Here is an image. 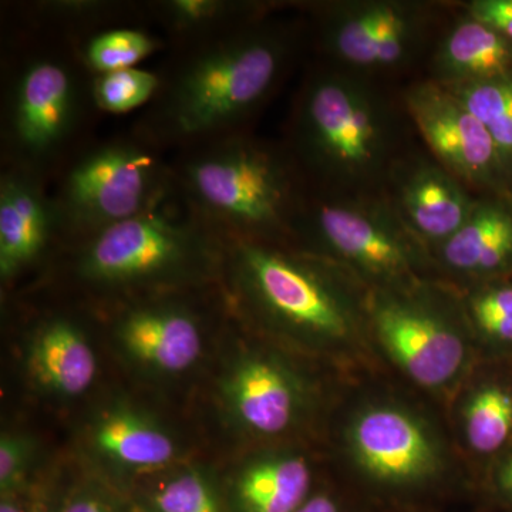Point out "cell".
<instances>
[{
	"label": "cell",
	"instance_id": "20",
	"mask_svg": "<svg viewBox=\"0 0 512 512\" xmlns=\"http://www.w3.org/2000/svg\"><path fill=\"white\" fill-rule=\"evenodd\" d=\"M433 67L443 86L501 79L512 74V43L467 15L441 40Z\"/></svg>",
	"mask_w": 512,
	"mask_h": 512
},
{
	"label": "cell",
	"instance_id": "13",
	"mask_svg": "<svg viewBox=\"0 0 512 512\" xmlns=\"http://www.w3.org/2000/svg\"><path fill=\"white\" fill-rule=\"evenodd\" d=\"M218 400L235 429L252 436H279L301 417L305 387L276 357L244 353L222 373Z\"/></svg>",
	"mask_w": 512,
	"mask_h": 512
},
{
	"label": "cell",
	"instance_id": "12",
	"mask_svg": "<svg viewBox=\"0 0 512 512\" xmlns=\"http://www.w3.org/2000/svg\"><path fill=\"white\" fill-rule=\"evenodd\" d=\"M417 8L407 3L359 2L320 13V39L329 55L355 69L406 62L420 35Z\"/></svg>",
	"mask_w": 512,
	"mask_h": 512
},
{
	"label": "cell",
	"instance_id": "25",
	"mask_svg": "<svg viewBox=\"0 0 512 512\" xmlns=\"http://www.w3.org/2000/svg\"><path fill=\"white\" fill-rule=\"evenodd\" d=\"M143 5L134 3L107 2V0H43L28 6L30 20L37 28L66 30L70 42L109 28L111 23L136 16Z\"/></svg>",
	"mask_w": 512,
	"mask_h": 512
},
{
	"label": "cell",
	"instance_id": "36",
	"mask_svg": "<svg viewBox=\"0 0 512 512\" xmlns=\"http://www.w3.org/2000/svg\"><path fill=\"white\" fill-rule=\"evenodd\" d=\"M501 485L512 494V460L508 461L507 466L501 471Z\"/></svg>",
	"mask_w": 512,
	"mask_h": 512
},
{
	"label": "cell",
	"instance_id": "19",
	"mask_svg": "<svg viewBox=\"0 0 512 512\" xmlns=\"http://www.w3.org/2000/svg\"><path fill=\"white\" fill-rule=\"evenodd\" d=\"M312 471L292 453L256 457L239 468L229 485L235 512H296L308 500Z\"/></svg>",
	"mask_w": 512,
	"mask_h": 512
},
{
	"label": "cell",
	"instance_id": "18",
	"mask_svg": "<svg viewBox=\"0 0 512 512\" xmlns=\"http://www.w3.org/2000/svg\"><path fill=\"white\" fill-rule=\"evenodd\" d=\"M476 201L439 163L417 161L400 171L394 211L421 241L440 245L463 227Z\"/></svg>",
	"mask_w": 512,
	"mask_h": 512
},
{
	"label": "cell",
	"instance_id": "7",
	"mask_svg": "<svg viewBox=\"0 0 512 512\" xmlns=\"http://www.w3.org/2000/svg\"><path fill=\"white\" fill-rule=\"evenodd\" d=\"M55 178L63 247L143 214L174 188L163 150L136 131L83 144Z\"/></svg>",
	"mask_w": 512,
	"mask_h": 512
},
{
	"label": "cell",
	"instance_id": "16",
	"mask_svg": "<svg viewBox=\"0 0 512 512\" xmlns=\"http://www.w3.org/2000/svg\"><path fill=\"white\" fill-rule=\"evenodd\" d=\"M25 348L26 376L36 390L53 399H79L99 377L92 340L69 313L52 312L37 319Z\"/></svg>",
	"mask_w": 512,
	"mask_h": 512
},
{
	"label": "cell",
	"instance_id": "27",
	"mask_svg": "<svg viewBox=\"0 0 512 512\" xmlns=\"http://www.w3.org/2000/svg\"><path fill=\"white\" fill-rule=\"evenodd\" d=\"M161 80L160 73L138 67L93 76L90 90L94 107L107 114H126L148 107L156 99Z\"/></svg>",
	"mask_w": 512,
	"mask_h": 512
},
{
	"label": "cell",
	"instance_id": "2",
	"mask_svg": "<svg viewBox=\"0 0 512 512\" xmlns=\"http://www.w3.org/2000/svg\"><path fill=\"white\" fill-rule=\"evenodd\" d=\"M64 248L74 284L114 303L201 289L224 276V239L185 207L174 188L143 214Z\"/></svg>",
	"mask_w": 512,
	"mask_h": 512
},
{
	"label": "cell",
	"instance_id": "32",
	"mask_svg": "<svg viewBox=\"0 0 512 512\" xmlns=\"http://www.w3.org/2000/svg\"><path fill=\"white\" fill-rule=\"evenodd\" d=\"M468 15L512 43V0H476L468 6Z\"/></svg>",
	"mask_w": 512,
	"mask_h": 512
},
{
	"label": "cell",
	"instance_id": "21",
	"mask_svg": "<svg viewBox=\"0 0 512 512\" xmlns=\"http://www.w3.org/2000/svg\"><path fill=\"white\" fill-rule=\"evenodd\" d=\"M439 248L444 264L454 271H495L512 256V214L493 202L476 201L463 227Z\"/></svg>",
	"mask_w": 512,
	"mask_h": 512
},
{
	"label": "cell",
	"instance_id": "11",
	"mask_svg": "<svg viewBox=\"0 0 512 512\" xmlns=\"http://www.w3.org/2000/svg\"><path fill=\"white\" fill-rule=\"evenodd\" d=\"M404 101L441 167L463 184L493 183L503 164L493 138L450 90L434 80L417 83Z\"/></svg>",
	"mask_w": 512,
	"mask_h": 512
},
{
	"label": "cell",
	"instance_id": "1",
	"mask_svg": "<svg viewBox=\"0 0 512 512\" xmlns=\"http://www.w3.org/2000/svg\"><path fill=\"white\" fill-rule=\"evenodd\" d=\"M295 33L268 16L178 47L136 128L165 148L242 133L276 89L295 50Z\"/></svg>",
	"mask_w": 512,
	"mask_h": 512
},
{
	"label": "cell",
	"instance_id": "15",
	"mask_svg": "<svg viewBox=\"0 0 512 512\" xmlns=\"http://www.w3.org/2000/svg\"><path fill=\"white\" fill-rule=\"evenodd\" d=\"M377 335L414 382L437 387L453 379L463 365L466 346L436 313L402 299H376Z\"/></svg>",
	"mask_w": 512,
	"mask_h": 512
},
{
	"label": "cell",
	"instance_id": "35",
	"mask_svg": "<svg viewBox=\"0 0 512 512\" xmlns=\"http://www.w3.org/2000/svg\"><path fill=\"white\" fill-rule=\"evenodd\" d=\"M60 505H55L50 501L49 497H36L33 501L32 512H59Z\"/></svg>",
	"mask_w": 512,
	"mask_h": 512
},
{
	"label": "cell",
	"instance_id": "3",
	"mask_svg": "<svg viewBox=\"0 0 512 512\" xmlns=\"http://www.w3.org/2000/svg\"><path fill=\"white\" fill-rule=\"evenodd\" d=\"M177 197L222 239L291 244L305 187L291 154L245 131L178 151Z\"/></svg>",
	"mask_w": 512,
	"mask_h": 512
},
{
	"label": "cell",
	"instance_id": "9",
	"mask_svg": "<svg viewBox=\"0 0 512 512\" xmlns=\"http://www.w3.org/2000/svg\"><path fill=\"white\" fill-rule=\"evenodd\" d=\"M190 291L140 296L114 305L111 339L121 356L141 373L178 377L200 363L205 316L194 299L185 295Z\"/></svg>",
	"mask_w": 512,
	"mask_h": 512
},
{
	"label": "cell",
	"instance_id": "17",
	"mask_svg": "<svg viewBox=\"0 0 512 512\" xmlns=\"http://www.w3.org/2000/svg\"><path fill=\"white\" fill-rule=\"evenodd\" d=\"M352 446L367 473L384 481H413L436 463L426 431L400 410L380 407L363 413L352 429Z\"/></svg>",
	"mask_w": 512,
	"mask_h": 512
},
{
	"label": "cell",
	"instance_id": "22",
	"mask_svg": "<svg viewBox=\"0 0 512 512\" xmlns=\"http://www.w3.org/2000/svg\"><path fill=\"white\" fill-rule=\"evenodd\" d=\"M269 6L244 0H160L144 3L147 15L163 26L177 45L200 42L264 18Z\"/></svg>",
	"mask_w": 512,
	"mask_h": 512
},
{
	"label": "cell",
	"instance_id": "23",
	"mask_svg": "<svg viewBox=\"0 0 512 512\" xmlns=\"http://www.w3.org/2000/svg\"><path fill=\"white\" fill-rule=\"evenodd\" d=\"M90 76L133 69L167 46L164 37L138 26H109L72 43Z\"/></svg>",
	"mask_w": 512,
	"mask_h": 512
},
{
	"label": "cell",
	"instance_id": "14",
	"mask_svg": "<svg viewBox=\"0 0 512 512\" xmlns=\"http://www.w3.org/2000/svg\"><path fill=\"white\" fill-rule=\"evenodd\" d=\"M49 181L2 165L0 174V279L15 282L63 247L62 231Z\"/></svg>",
	"mask_w": 512,
	"mask_h": 512
},
{
	"label": "cell",
	"instance_id": "10",
	"mask_svg": "<svg viewBox=\"0 0 512 512\" xmlns=\"http://www.w3.org/2000/svg\"><path fill=\"white\" fill-rule=\"evenodd\" d=\"M82 447L94 466L116 480L157 477L180 466L183 446L153 414L117 400L84 426Z\"/></svg>",
	"mask_w": 512,
	"mask_h": 512
},
{
	"label": "cell",
	"instance_id": "34",
	"mask_svg": "<svg viewBox=\"0 0 512 512\" xmlns=\"http://www.w3.org/2000/svg\"><path fill=\"white\" fill-rule=\"evenodd\" d=\"M296 512H340L335 501L326 494L313 495Z\"/></svg>",
	"mask_w": 512,
	"mask_h": 512
},
{
	"label": "cell",
	"instance_id": "29",
	"mask_svg": "<svg viewBox=\"0 0 512 512\" xmlns=\"http://www.w3.org/2000/svg\"><path fill=\"white\" fill-rule=\"evenodd\" d=\"M37 444L22 431H3L0 437V494L33 484Z\"/></svg>",
	"mask_w": 512,
	"mask_h": 512
},
{
	"label": "cell",
	"instance_id": "4",
	"mask_svg": "<svg viewBox=\"0 0 512 512\" xmlns=\"http://www.w3.org/2000/svg\"><path fill=\"white\" fill-rule=\"evenodd\" d=\"M394 147L386 103L359 77L319 70L303 84L291 126V156L323 187H362L383 177Z\"/></svg>",
	"mask_w": 512,
	"mask_h": 512
},
{
	"label": "cell",
	"instance_id": "5",
	"mask_svg": "<svg viewBox=\"0 0 512 512\" xmlns=\"http://www.w3.org/2000/svg\"><path fill=\"white\" fill-rule=\"evenodd\" d=\"M29 52V50H28ZM92 76L72 43L30 50L10 76L3 104V165L49 181L79 150L90 109Z\"/></svg>",
	"mask_w": 512,
	"mask_h": 512
},
{
	"label": "cell",
	"instance_id": "33",
	"mask_svg": "<svg viewBox=\"0 0 512 512\" xmlns=\"http://www.w3.org/2000/svg\"><path fill=\"white\" fill-rule=\"evenodd\" d=\"M33 484L19 490L0 494V512H32L33 504H29L30 491Z\"/></svg>",
	"mask_w": 512,
	"mask_h": 512
},
{
	"label": "cell",
	"instance_id": "6",
	"mask_svg": "<svg viewBox=\"0 0 512 512\" xmlns=\"http://www.w3.org/2000/svg\"><path fill=\"white\" fill-rule=\"evenodd\" d=\"M222 282L239 308L309 340L349 335L348 296L318 256L286 242L224 239Z\"/></svg>",
	"mask_w": 512,
	"mask_h": 512
},
{
	"label": "cell",
	"instance_id": "24",
	"mask_svg": "<svg viewBox=\"0 0 512 512\" xmlns=\"http://www.w3.org/2000/svg\"><path fill=\"white\" fill-rule=\"evenodd\" d=\"M144 512H228L211 471L200 466L171 468L157 476L141 497Z\"/></svg>",
	"mask_w": 512,
	"mask_h": 512
},
{
	"label": "cell",
	"instance_id": "8",
	"mask_svg": "<svg viewBox=\"0 0 512 512\" xmlns=\"http://www.w3.org/2000/svg\"><path fill=\"white\" fill-rule=\"evenodd\" d=\"M392 205L329 194H305L292 242L386 282L412 275L413 239Z\"/></svg>",
	"mask_w": 512,
	"mask_h": 512
},
{
	"label": "cell",
	"instance_id": "28",
	"mask_svg": "<svg viewBox=\"0 0 512 512\" xmlns=\"http://www.w3.org/2000/svg\"><path fill=\"white\" fill-rule=\"evenodd\" d=\"M466 431L478 453H494L512 431V397L500 387H485L468 403Z\"/></svg>",
	"mask_w": 512,
	"mask_h": 512
},
{
	"label": "cell",
	"instance_id": "26",
	"mask_svg": "<svg viewBox=\"0 0 512 512\" xmlns=\"http://www.w3.org/2000/svg\"><path fill=\"white\" fill-rule=\"evenodd\" d=\"M444 87L484 124L501 161H507L512 156V74L487 82Z\"/></svg>",
	"mask_w": 512,
	"mask_h": 512
},
{
	"label": "cell",
	"instance_id": "30",
	"mask_svg": "<svg viewBox=\"0 0 512 512\" xmlns=\"http://www.w3.org/2000/svg\"><path fill=\"white\" fill-rule=\"evenodd\" d=\"M473 315L487 335L512 340V288L481 293L473 301Z\"/></svg>",
	"mask_w": 512,
	"mask_h": 512
},
{
	"label": "cell",
	"instance_id": "31",
	"mask_svg": "<svg viewBox=\"0 0 512 512\" xmlns=\"http://www.w3.org/2000/svg\"><path fill=\"white\" fill-rule=\"evenodd\" d=\"M59 512H123L119 501L96 481L76 485L64 497Z\"/></svg>",
	"mask_w": 512,
	"mask_h": 512
}]
</instances>
